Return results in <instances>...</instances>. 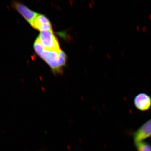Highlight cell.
Masks as SVG:
<instances>
[{
	"instance_id": "3957f363",
	"label": "cell",
	"mask_w": 151,
	"mask_h": 151,
	"mask_svg": "<svg viewBox=\"0 0 151 151\" xmlns=\"http://www.w3.org/2000/svg\"><path fill=\"white\" fill-rule=\"evenodd\" d=\"M30 24L40 32L52 29L49 20L45 16L41 14H38Z\"/></svg>"
},
{
	"instance_id": "5b68a950",
	"label": "cell",
	"mask_w": 151,
	"mask_h": 151,
	"mask_svg": "<svg viewBox=\"0 0 151 151\" xmlns=\"http://www.w3.org/2000/svg\"><path fill=\"white\" fill-rule=\"evenodd\" d=\"M151 136V119L143 124L134 134L135 143L142 142Z\"/></svg>"
},
{
	"instance_id": "7a4b0ae2",
	"label": "cell",
	"mask_w": 151,
	"mask_h": 151,
	"mask_svg": "<svg viewBox=\"0 0 151 151\" xmlns=\"http://www.w3.org/2000/svg\"><path fill=\"white\" fill-rule=\"evenodd\" d=\"M44 49L39 56L47 63L55 72H59L61 70L60 52Z\"/></svg>"
},
{
	"instance_id": "277c9868",
	"label": "cell",
	"mask_w": 151,
	"mask_h": 151,
	"mask_svg": "<svg viewBox=\"0 0 151 151\" xmlns=\"http://www.w3.org/2000/svg\"><path fill=\"white\" fill-rule=\"evenodd\" d=\"M134 103L138 110L143 111H148L151 107V97L145 93H140L135 97Z\"/></svg>"
},
{
	"instance_id": "8992f818",
	"label": "cell",
	"mask_w": 151,
	"mask_h": 151,
	"mask_svg": "<svg viewBox=\"0 0 151 151\" xmlns=\"http://www.w3.org/2000/svg\"><path fill=\"white\" fill-rule=\"evenodd\" d=\"M15 7L19 12L29 24L31 23L33 20L35 18V17L38 14L30 9L26 6L21 3H17L15 4Z\"/></svg>"
},
{
	"instance_id": "6da1fadb",
	"label": "cell",
	"mask_w": 151,
	"mask_h": 151,
	"mask_svg": "<svg viewBox=\"0 0 151 151\" xmlns=\"http://www.w3.org/2000/svg\"><path fill=\"white\" fill-rule=\"evenodd\" d=\"M37 39L46 50L58 52L61 51L58 41L52 29L40 32Z\"/></svg>"
},
{
	"instance_id": "52a82bcc",
	"label": "cell",
	"mask_w": 151,
	"mask_h": 151,
	"mask_svg": "<svg viewBox=\"0 0 151 151\" xmlns=\"http://www.w3.org/2000/svg\"><path fill=\"white\" fill-rule=\"evenodd\" d=\"M135 143L138 151H151V145L150 144L142 142Z\"/></svg>"
}]
</instances>
